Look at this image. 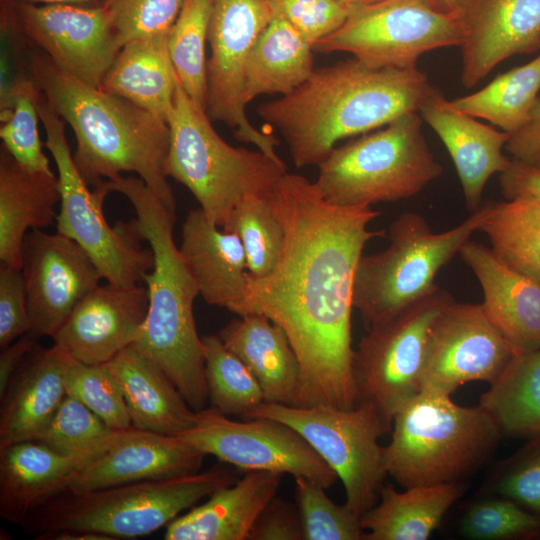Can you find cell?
I'll return each mask as SVG.
<instances>
[{"instance_id": "cell-1", "label": "cell", "mask_w": 540, "mask_h": 540, "mask_svg": "<svg viewBox=\"0 0 540 540\" xmlns=\"http://www.w3.org/2000/svg\"><path fill=\"white\" fill-rule=\"evenodd\" d=\"M269 200L284 228V245L271 273L247 274L240 316L262 314L285 332L301 370L297 407L353 408L354 274L366 243L385 235L368 228L380 212L329 203L315 182L288 172Z\"/></svg>"}, {"instance_id": "cell-2", "label": "cell", "mask_w": 540, "mask_h": 540, "mask_svg": "<svg viewBox=\"0 0 540 540\" xmlns=\"http://www.w3.org/2000/svg\"><path fill=\"white\" fill-rule=\"evenodd\" d=\"M434 89L418 67L373 68L352 57L314 69L299 87L260 104L257 112L280 132L297 168L319 166L338 141L418 112Z\"/></svg>"}, {"instance_id": "cell-3", "label": "cell", "mask_w": 540, "mask_h": 540, "mask_svg": "<svg viewBox=\"0 0 540 540\" xmlns=\"http://www.w3.org/2000/svg\"><path fill=\"white\" fill-rule=\"evenodd\" d=\"M24 65L52 109L71 127L76 139L74 162L88 185L133 172L175 210L167 180L166 121L64 72L32 45L24 49Z\"/></svg>"}, {"instance_id": "cell-4", "label": "cell", "mask_w": 540, "mask_h": 540, "mask_svg": "<svg viewBox=\"0 0 540 540\" xmlns=\"http://www.w3.org/2000/svg\"><path fill=\"white\" fill-rule=\"evenodd\" d=\"M111 192L134 207L136 223L148 242L154 266L145 279L149 294L146 320L132 344L158 365L195 411L205 408L208 390L202 337L193 313L198 286L173 238L175 210L139 177L107 180Z\"/></svg>"}, {"instance_id": "cell-5", "label": "cell", "mask_w": 540, "mask_h": 540, "mask_svg": "<svg viewBox=\"0 0 540 540\" xmlns=\"http://www.w3.org/2000/svg\"><path fill=\"white\" fill-rule=\"evenodd\" d=\"M384 446L387 474L403 488L462 482L495 451L502 435L479 405L421 390L394 415Z\"/></svg>"}, {"instance_id": "cell-6", "label": "cell", "mask_w": 540, "mask_h": 540, "mask_svg": "<svg viewBox=\"0 0 540 540\" xmlns=\"http://www.w3.org/2000/svg\"><path fill=\"white\" fill-rule=\"evenodd\" d=\"M225 468L122 484L85 492H61L20 524L36 539L87 532L108 539L136 538L166 527L217 489L236 482Z\"/></svg>"}, {"instance_id": "cell-7", "label": "cell", "mask_w": 540, "mask_h": 540, "mask_svg": "<svg viewBox=\"0 0 540 540\" xmlns=\"http://www.w3.org/2000/svg\"><path fill=\"white\" fill-rule=\"evenodd\" d=\"M167 124L168 176L183 184L206 217L223 229L242 200L268 196L287 172L282 160L223 140L206 109L186 93L178 78Z\"/></svg>"}, {"instance_id": "cell-8", "label": "cell", "mask_w": 540, "mask_h": 540, "mask_svg": "<svg viewBox=\"0 0 540 540\" xmlns=\"http://www.w3.org/2000/svg\"><path fill=\"white\" fill-rule=\"evenodd\" d=\"M418 112L404 114L335 147L318 166L315 184L338 206H371L420 193L443 169L428 147Z\"/></svg>"}, {"instance_id": "cell-9", "label": "cell", "mask_w": 540, "mask_h": 540, "mask_svg": "<svg viewBox=\"0 0 540 540\" xmlns=\"http://www.w3.org/2000/svg\"><path fill=\"white\" fill-rule=\"evenodd\" d=\"M478 212L457 226L433 232L424 216L403 212L388 229L389 244L362 255L353 284V306L366 327L384 322L438 286L435 277L477 231Z\"/></svg>"}, {"instance_id": "cell-10", "label": "cell", "mask_w": 540, "mask_h": 540, "mask_svg": "<svg viewBox=\"0 0 540 540\" xmlns=\"http://www.w3.org/2000/svg\"><path fill=\"white\" fill-rule=\"evenodd\" d=\"M40 121L46 133L45 147L58 170L60 212L57 232L74 240L91 257L107 282L132 286L144 282L154 266L153 252L136 223L118 222L111 227L103 213V202L111 193L106 181L94 191L79 172L65 135V121L52 109L44 95L37 100Z\"/></svg>"}, {"instance_id": "cell-11", "label": "cell", "mask_w": 540, "mask_h": 540, "mask_svg": "<svg viewBox=\"0 0 540 540\" xmlns=\"http://www.w3.org/2000/svg\"><path fill=\"white\" fill-rule=\"evenodd\" d=\"M270 418L297 431L336 472L346 504L360 517L379 500L388 475L379 438L391 432L377 409L358 402L349 409L325 405L297 407L264 402L244 419Z\"/></svg>"}, {"instance_id": "cell-12", "label": "cell", "mask_w": 540, "mask_h": 540, "mask_svg": "<svg viewBox=\"0 0 540 540\" xmlns=\"http://www.w3.org/2000/svg\"><path fill=\"white\" fill-rule=\"evenodd\" d=\"M458 15L437 12L419 0H383L351 6L344 24L313 50L347 52L373 68L413 69L430 51L460 46Z\"/></svg>"}, {"instance_id": "cell-13", "label": "cell", "mask_w": 540, "mask_h": 540, "mask_svg": "<svg viewBox=\"0 0 540 540\" xmlns=\"http://www.w3.org/2000/svg\"><path fill=\"white\" fill-rule=\"evenodd\" d=\"M445 290L429 295L367 329L355 349L353 372L358 402L372 404L392 427L396 412L422 388L430 328L452 301Z\"/></svg>"}, {"instance_id": "cell-14", "label": "cell", "mask_w": 540, "mask_h": 540, "mask_svg": "<svg viewBox=\"0 0 540 540\" xmlns=\"http://www.w3.org/2000/svg\"><path fill=\"white\" fill-rule=\"evenodd\" d=\"M273 13L269 0H212L206 111L211 120L232 128L238 140L281 160L275 152L278 140L251 124L244 100L246 64Z\"/></svg>"}, {"instance_id": "cell-15", "label": "cell", "mask_w": 540, "mask_h": 540, "mask_svg": "<svg viewBox=\"0 0 540 540\" xmlns=\"http://www.w3.org/2000/svg\"><path fill=\"white\" fill-rule=\"evenodd\" d=\"M206 455L245 471L263 470L305 477L325 489L336 472L292 427L270 418L236 421L217 411H197L193 427L178 435Z\"/></svg>"}, {"instance_id": "cell-16", "label": "cell", "mask_w": 540, "mask_h": 540, "mask_svg": "<svg viewBox=\"0 0 540 540\" xmlns=\"http://www.w3.org/2000/svg\"><path fill=\"white\" fill-rule=\"evenodd\" d=\"M4 28L64 72L99 88L121 46L104 5H36L11 0Z\"/></svg>"}, {"instance_id": "cell-17", "label": "cell", "mask_w": 540, "mask_h": 540, "mask_svg": "<svg viewBox=\"0 0 540 540\" xmlns=\"http://www.w3.org/2000/svg\"><path fill=\"white\" fill-rule=\"evenodd\" d=\"M517 354L483 303L452 300L430 328L421 390L451 395L468 382L491 384Z\"/></svg>"}, {"instance_id": "cell-18", "label": "cell", "mask_w": 540, "mask_h": 540, "mask_svg": "<svg viewBox=\"0 0 540 540\" xmlns=\"http://www.w3.org/2000/svg\"><path fill=\"white\" fill-rule=\"evenodd\" d=\"M24 279L30 332L50 336L58 331L76 305L103 278L86 251L56 232L30 230L23 242Z\"/></svg>"}, {"instance_id": "cell-19", "label": "cell", "mask_w": 540, "mask_h": 540, "mask_svg": "<svg viewBox=\"0 0 540 540\" xmlns=\"http://www.w3.org/2000/svg\"><path fill=\"white\" fill-rule=\"evenodd\" d=\"M146 286L98 285L53 335L54 344L85 364H105L132 345L146 320Z\"/></svg>"}, {"instance_id": "cell-20", "label": "cell", "mask_w": 540, "mask_h": 540, "mask_svg": "<svg viewBox=\"0 0 540 540\" xmlns=\"http://www.w3.org/2000/svg\"><path fill=\"white\" fill-rule=\"evenodd\" d=\"M458 16L466 88L509 57L540 51V0H462Z\"/></svg>"}, {"instance_id": "cell-21", "label": "cell", "mask_w": 540, "mask_h": 540, "mask_svg": "<svg viewBox=\"0 0 540 540\" xmlns=\"http://www.w3.org/2000/svg\"><path fill=\"white\" fill-rule=\"evenodd\" d=\"M206 456L179 436L131 427L77 470L62 492H85L191 474L201 469Z\"/></svg>"}, {"instance_id": "cell-22", "label": "cell", "mask_w": 540, "mask_h": 540, "mask_svg": "<svg viewBox=\"0 0 540 540\" xmlns=\"http://www.w3.org/2000/svg\"><path fill=\"white\" fill-rule=\"evenodd\" d=\"M418 113L445 145L456 168L467 209L478 210L490 177L504 172L511 164L512 159L503 154L510 134L457 109L437 88Z\"/></svg>"}, {"instance_id": "cell-23", "label": "cell", "mask_w": 540, "mask_h": 540, "mask_svg": "<svg viewBox=\"0 0 540 540\" xmlns=\"http://www.w3.org/2000/svg\"><path fill=\"white\" fill-rule=\"evenodd\" d=\"M121 431L78 454L59 453L35 440L0 449L1 517L21 524L32 511L62 492L74 473L110 447Z\"/></svg>"}, {"instance_id": "cell-24", "label": "cell", "mask_w": 540, "mask_h": 540, "mask_svg": "<svg viewBox=\"0 0 540 540\" xmlns=\"http://www.w3.org/2000/svg\"><path fill=\"white\" fill-rule=\"evenodd\" d=\"M180 253L203 300L240 316L247 284V259L239 236L211 222L201 208L182 225Z\"/></svg>"}, {"instance_id": "cell-25", "label": "cell", "mask_w": 540, "mask_h": 540, "mask_svg": "<svg viewBox=\"0 0 540 540\" xmlns=\"http://www.w3.org/2000/svg\"><path fill=\"white\" fill-rule=\"evenodd\" d=\"M483 290V305L517 353L540 348V283L504 264L491 248L468 240L458 253Z\"/></svg>"}, {"instance_id": "cell-26", "label": "cell", "mask_w": 540, "mask_h": 540, "mask_svg": "<svg viewBox=\"0 0 540 540\" xmlns=\"http://www.w3.org/2000/svg\"><path fill=\"white\" fill-rule=\"evenodd\" d=\"M68 354L57 345L38 344L14 375L0 406V449L35 440L66 396Z\"/></svg>"}, {"instance_id": "cell-27", "label": "cell", "mask_w": 540, "mask_h": 540, "mask_svg": "<svg viewBox=\"0 0 540 540\" xmlns=\"http://www.w3.org/2000/svg\"><path fill=\"white\" fill-rule=\"evenodd\" d=\"M283 474L251 470L223 486L165 528L166 540H248L265 506L277 495Z\"/></svg>"}, {"instance_id": "cell-28", "label": "cell", "mask_w": 540, "mask_h": 540, "mask_svg": "<svg viewBox=\"0 0 540 540\" xmlns=\"http://www.w3.org/2000/svg\"><path fill=\"white\" fill-rule=\"evenodd\" d=\"M105 366L121 387L134 428L178 436L193 427L197 411L166 373L134 345Z\"/></svg>"}, {"instance_id": "cell-29", "label": "cell", "mask_w": 540, "mask_h": 540, "mask_svg": "<svg viewBox=\"0 0 540 540\" xmlns=\"http://www.w3.org/2000/svg\"><path fill=\"white\" fill-rule=\"evenodd\" d=\"M218 336L257 379L265 402L298 406L300 364L280 326L262 314L251 313L232 320Z\"/></svg>"}, {"instance_id": "cell-30", "label": "cell", "mask_w": 540, "mask_h": 540, "mask_svg": "<svg viewBox=\"0 0 540 540\" xmlns=\"http://www.w3.org/2000/svg\"><path fill=\"white\" fill-rule=\"evenodd\" d=\"M55 174L24 168L1 146L0 152V260L21 267L22 247L28 230L56 222L60 201Z\"/></svg>"}, {"instance_id": "cell-31", "label": "cell", "mask_w": 540, "mask_h": 540, "mask_svg": "<svg viewBox=\"0 0 540 540\" xmlns=\"http://www.w3.org/2000/svg\"><path fill=\"white\" fill-rule=\"evenodd\" d=\"M169 32L125 43L99 87L166 122L177 82L168 49Z\"/></svg>"}, {"instance_id": "cell-32", "label": "cell", "mask_w": 540, "mask_h": 540, "mask_svg": "<svg viewBox=\"0 0 540 540\" xmlns=\"http://www.w3.org/2000/svg\"><path fill=\"white\" fill-rule=\"evenodd\" d=\"M463 482L397 491L383 484L378 502L361 517L366 540H426L465 493Z\"/></svg>"}, {"instance_id": "cell-33", "label": "cell", "mask_w": 540, "mask_h": 540, "mask_svg": "<svg viewBox=\"0 0 540 540\" xmlns=\"http://www.w3.org/2000/svg\"><path fill=\"white\" fill-rule=\"evenodd\" d=\"M313 51V45L274 12L246 64L245 103L265 94L287 95L299 87L315 69Z\"/></svg>"}, {"instance_id": "cell-34", "label": "cell", "mask_w": 540, "mask_h": 540, "mask_svg": "<svg viewBox=\"0 0 540 540\" xmlns=\"http://www.w3.org/2000/svg\"><path fill=\"white\" fill-rule=\"evenodd\" d=\"M478 405L502 436L540 437V348L515 355Z\"/></svg>"}, {"instance_id": "cell-35", "label": "cell", "mask_w": 540, "mask_h": 540, "mask_svg": "<svg viewBox=\"0 0 540 540\" xmlns=\"http://www.w3.org/2000/svg\"><path fill=\"white\" fill-rule=\"evenodd\" d=\"M477 231L508 267L540 283V202L529 198L491 202L476 210Z\"/></svg>"}, {"instance_id": "cell-36", "label": "cell", "mask_w": 540, "mask_h": 540, "mask_svg": "<svg viewBox=\"0 0 540 540\" xmlns=\"http://www.w3.org/2000/svg\"><path fill=\"white\" fill-rule=\"evenodd\" d=\"M539 91L540 53L529 63L499 74L482 89L450 102L511 135L528 121Z\"/></svg>"}, {"instance_id": "cell-37", "label": "cell", "mask_w": 540, "mask_h": 540, "mask_svg": "<svg viewBox=\"0 0 540 540\" xmlns=\"http://www.w3.org/2000/svg\"><path fill=\"white\" fill-rule=\"evenodd\" d=\"M40 94L27 73L14 78L1 92L0 137L2 147L26 169L54 174L43 152L38 130Z\"/></svg>"}, {"instance_id": "cell-38", "label": "cell", "mask_w": 540, "mask_h": 540, "mask_svg": "<svg viewBox=\"0 0 540 540\" xmlns=\"http://www.w3.org/2000/svg\"><path fill=\"white\" fill-rule=\"evenodd\" d=\"M212 0H183L171 27L168 49L176 76L186 93L206 109V42Z\"/></svg>"}, {"instance_id": "cell-39", "label": "cell", "mask_w": 540, "mask_h": 540, "mask_svg": "<svg viewBox=\"0 0 540 540\" xmlns=\"http://www.w3.org/2000/svg\"><path fill=\"white\" fill-rule=\"evenodd\" d=\"M205 377L211 407L224 415L245 418L265 402L262 388L218 335H204Z\"/></svg>"}, {"instance_id": "cell-40", "label": "cell", "mask_w": 540, "mask_h": 540, "mask_svg": "<svg viewBox=\"0 0 540 540\" xmlns=\"http://www.w3.org/2000/svg\"><path fill=\"white\" fill-rule=\"evenodd\" d=\"M225 230L239 236L252 277L261 278L272 272L283 249L285 232L269 195L242 200L233 210Z\"/></svg>"}, {"instance_id": "cell-41", "label": "cell", "mask_w": 540, "mask_h": 540, "mask_svg": "<svg viewBox=\"0 0 540 540\" xmlns=\"http://www.w3.org/2000/svg\"><path fill=\"white\" fill-rule=\"evenodd\" d=\"M460 534L469 540H513L540 537V514L496 495H483L465 509Z\"/></svg>"}, {"instance_id": "cell-42", "label": "cell", "mask_w": 540, "mask_h": 540, "mask_svg": "<svg viewBox=\"0 0 540 540\" xmlns=\"http://www.w3.org/2000/svg\"><path fill=\"white\" fill-rule=\"evenodd\" d=\"M64 383L67 395L82 402L111 429L133 427L121 387L105 364H85L69 355Z\"/></svg>"}, {"instance_id": "cell-43", "label": "cell", "mask_w": 540, "mask_h": 540, "mask_svg": "<svg viewBox=\"0 0 540 540\" xmlns=\"http://www.w3.org/2000/svg\"><path fill=\"white\" fill-rule=\"evenodd\" d=\"M295 487L303 540L364 539L361 517L346 503L336 504L322 485L305 477H296Z\"/></svg>"}, {"instance_id": "cell-44", "label": "cell", "mask_w": 540, "mask_h": 540, "mask_svg": "<svg viewBox=\"0 0 540 540\" xmlns=\"http://www.w3.org/2000/svg\"><path fill=\"white\" fill-rule=\"evenodd\" d=\"M116 432L82 402L66 394L35 441L59 453L78 454L105 443Z\"/></svg>"}, {"instance_id": "cell-45", "label": "cell", "mask_w": 540, "mask_h": 540, "mask_svg": "<svg viewBox=\"0 0 540 540\" xmlns=\"http://www.w3.org/2000/svg\"><path fill=\"white\" fill-rule=\"evenodd\" d=\"M482 493L505 497L540 514V437L531 438L522 449L498 464Z\"/></svg>"}, {"instance_id": "cell-46", "label": "cell", "mask_w": 540, "mask_h": 540, "mask_svg": "<svg viewBox=\"0 0 540 540\" xmlns=\"http://www.w3.org/2000/svg\"><path fill=\"white\" fill-rule=\"evenodd\" d=\"M183 0H105L121 48L130 40L171 30Z\"/></svg>"}, {"instance_id": "cell-47", "label": "cell", "mask_w": 540, "mask_h": 540, "mask_svg": "<svg viewBox=\"0 0 540 540\" xmlns=\"http://www.w3.org/2000/svg\"><path fill=\"white\" fill-rule=\"evenodd\" d=\"M275 13L295 27L313 46L337 31L351 5L340 0H269Z\"/></svg>"}, {"instance_id": "cell-48", "label": "cell", "mask_w": 540, "mask_h": 540, "mask_svg": "<svg viewBox=\"0 0 540 540\" xmlns=\"http://www.w3.org/2000/svg\"><path fill=\"white\" fill-rule=\"evenodd\" d=\"M24 279L20 268L0 266V347L30 332Z\"/></svg>"}, {"instance_id": "cell-49", "label": "cell", "mask_w": 540, "mask_h": 540, "mask_svg": "<svg viewBox=\"0 0 540 540\" xmlns=\"http://www.w3.org/2000/svg\"><path fill=\"white\" fill-rule=\"evenodd\" d=\"M248 540H303L297 505L276 495L256 519Z\"/></svg>"}, {"instance_id": "cell-50", "label": "cell", "mask_w": 540, "mask_h": 540, "mask_svg": "<svg viewBox=\"0 0 540 540\" xmlns=\"http://www.w3.org/2000/svg\"><path fill=\"white\" fill-rule=\"evenodd\" d=\"M506 199L529 198L540 202V167L533 163L512 159L499 177Z\"/></svg>"}, {"instance_id": "cell-51", "label": "cell", "mask_w": 540, "mask_h": 540, "mask_svg": "<svg viewBox=\"0 0 540 540\" xmlns=\"http://www.w3.org/2000/svg\"><path fill=\"white\" fill-rule=\"evenodd\" d=\"M513 159L533 162L540 156V97L530 113L526 124L510 135L505 146Z\"/></svg>"}, {"instance_id": "cell-52", "label": "cell", "mask_w": 540, "mask_h": 540, "mask_svg": "<svg viewBox=\"0 0 540 540\" xmlns=\"http://www.w3.org/2000/svg\"><path fill=\"white\" fill-rule=\"evenodd\" d=\"M37 336L28 332L7 347L0 354V397L6 392L14 375L24 359L37 345Z\"/></svg>"}, {"instance_id": "cell-53", "label": "cell", "mask_w": 540, "mask_h": 540, "mask_svg": "<svg viewBox=\"0 0 540 540\" xmlns=\"http://www.w3.org/2000/svg\"><path fill=\"white\" fill-rule=\"evenodd\" d=\"M431 9L450 15H458L462 0H419Z\"/></svg>"}, {"instance_id": "cell-54", "label": "cell", "mask_w": 540, "mask_h": 540, "mask_svg": "<svg viewBox=\"0 0 540 540\" xmlns=\"http://www.w3.org/2000/svg\"><path fill=\"white\" fill-rule=\"evenodd\" d=\"M17 1H31L39 2L43 4H72L81 6H100L105 0H17Z\"/></svg>"}, {"instance_id": "cell-55", "label": "cell", "mask_w": 540, "mask_h": 540, "mask_svg": "<svg viewBox=\"0 0 540 540\" xmlns=\"http://www.w3.org/2000/svg\"><path fill=\"white\" fill-rule=\"evenodd\" d=\"M346 4H349L351 6H356V5H369V4H374V3H377V2H380V1H383V0H340Z\"/></svg>"}, {"instance_id": "cell-56", "label": "cell", "mask_w": 540, "mask_h": 540, "mask_svg": "<svg viewBox=\"0 0 540 540\" xmlns=\"http://www.w3.org/2000/svg\"><path fill=\"white\" fill-rule=\"evenodd\" d=\"M529 163H533L536 166L540 167V156L537 159H535L533 162H529Z\"/></svg>"}]
</instances>
